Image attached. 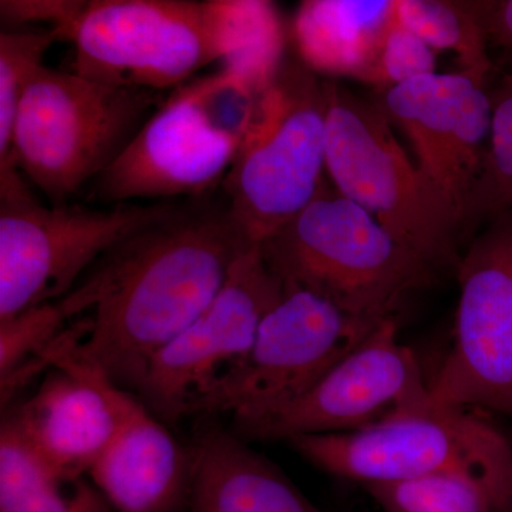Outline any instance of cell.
Wrapping results in <instances>:
<instances>
[{"instance_id": "ffe728a7", "label": "cell", "mask_w": 512, "mask_h": 512, "mask_svg": "<svg viewBox=\"0 0 512 512\" xmlns=\"http://www.w3.org/2000/svg\"><path fill=\"white\" fill-rule=\"evenodd\" d=\"M224 39L221 69L256 92H265L284 60L285 32L274 3L264 0H212Z\"/></svg>"}, {"instance_id": "44dd1931", "label": "cell", "mask_w": 512, "mask_h": 512, "mask_svg": "<svg viewBox=\"0 0 512 512\" xmlns=\"http://www.w3.org/2000/svg\"><path fill=\"white\" fill-rule=\"evenodd\" d=\"M90 309L82 286L57 301L33 306L0 322V394L3 409L36 376L45 372L40 356L74 319Z\"/></svg>"}, {"instance_id": "30bf717a", "label": "cell", "mask_w": 512, "mask_h": 512, "mask_svg": "<svg viewBox=\"0 0 512 512\" xmlns=\"http://www.w3.org/2000/svg\"><path fill=\"white\" fill-rule=\"evenodd\" d=\"M380 325L284 284L248 355L192 417L229 416L237 427L276 412L308 392Z\"/></svg>"}, {"instance_id": "8fae6325", "label": "cell", "mask_w": 512, "mask_h": 512, "mask_svg": "<svg viewBox=\"0 0 512 512\" xmlns=\"http://www.w3.org/2000/svg\"><path fill=\"white\" fill-rule=\"evenodd\" d=\"M456 278L453 343L429 382L431 400L512 421V211L471 239Z\"/></svg>"}, {"instance_id": "4fadbf2b", "label": "cell", "mask_w": 512, "mask_h": 512, "mask_svg": "<svg viewBox=\"0 0 512 512\" xmlns=\"http://www.w3.org/2000/svg\"><path fill=\"white\" fill-rule=\"evenodd\" d=\"M376 103L409 138L424 184L450 215L463 244L464 218L490 140L488 76L463 70L429 74L382 90Z\"/></svg>"}, {"instance_id": "603a6c76", "label": "cell", "mask_w": 512, "mask_h": 512, "mask_svg": "<svg viewBox=\"0 0 512 512\" xmlns=\"http://www.w3.org/2000/svg\"><path fill=\"white\" fill-rule=\"evenodd\" d=\"M491 106L484 170L464 218V249L488 222L512 211V73L491 90Z\"/></svg>"}, {"instance_id": "ac0fdd59", "label": "cell", "mask_w": 512, "mask_h": 512, "mask_svg": "<svg viewBox=\"0 0 512 512\" xmlns=\"http://www.w3.org/2000/svg\"><path fill=\"white\" fill-rule=\"evenodd\" d=\"M396 0H306L292 23L301 63L312 73L376 83Z\"/></svg>"}, {"instance_id": "6da1fadb", "label": "cell", "mask_w": 512, "mask_h": 512, "mask_svg": "<svg viewBox=\"0 0 512 512\" xmlns=\"http://www.w3.org/2000/svg\"><path fill=\"white\" fill-rule=\"evenodd\" d=\"M227 207L194 202L138 229L82 279L92 309L42 353L99 369L136 394L154 356L214 302L249 248Z\"/></svg>"}, {"instance_id": "4316f807", "label": "cell", "mask_w": 512, "mask_h": 512, "mask_svg": "<svg viewBox=\"0 0 512 512\" xmlns=\"http://www.w3.org/2000/svg\"><path fill=\"white\" fill-rule=\"evenodd\" d=\"M86 3L77 0H2L0 15L9 28L42 25L59 30L62 39L67 40Z\"/></svg>"}, {"instance_id": "52a82bcc", "label": "cell", "mask_w": 512, "mask_h": 512, "mask_svg": "<svg viewBox=\"0 0 512 512\" xmlns=\"http://www.w3.org/2000/svg\"><path fill=\"white\" fill-rule=\"evenodd\" d=\"M326 171L333 187L369 212L396 241L440 275H456L458 229L404 153L376 101L325 82Z\"/></svg>"}, {"instance_id": "d4e9b609", "label": "cell", "mask_w": 512, "mask_h": 512, "mask_svg": "<svg viewBox=\"0 0 512 512\" xmlns=\"http://www.w3.org/2000/svg\"><path fill=\"white\" fill-rule=\"evenodd\" d=\"M383 512H497L490 494L471 478L433 474L362 485Z\"/></svg>"}, {"instance_id": "ba28073f", "label": "cell", "mask_w": 512, "mask_h": 512, "mask_svg": "<svg viewBox=\"0 0 512 512\" xmlns=\"http://www.w3.org/2000/svg\"><path fill=\"white\" fill-rule=\"evenodd\" d=\"M175 207L164 201L107 210L46 207L18 167L0 171V322L63 298L110 249Z\"/></svg>"}, {"instance_id": "5bb4252c", "label": "cell", "mask_w": 512, "mask_h": 512, "mask_svg": "<svg viewBox=\"0 0 512 512\" xmlns=\"http://www.w3.org/2000/svg\"><path fill=\"white\" fill-rule=\"evenodd\" d=\"M430 399L419 359L400 342L399 319H390L301 397L231 430L245 440L350 433Z\"/></svg>"}, {"instance_id": "e0dca14e", "label": "cell", "mask_w": 512, "mask_h": 512, "mask_svg": "<svg viewBox=\"0 0 512 512\" xmlns=\"http://www.w3.org/2000/svg\"><path fill=\"white\" fill-rule=\"evenodd\" d=\"M191 450L190 512H322L231 429L208 424Z\"/></svg>"}, {"instance_id": "5b68a950", "label": "cell", "mask_w": 512, "mask_h": 512, "mask_svg": "<svg viewBox=\"0 0 512 512\" xmlns=\"http://www.w3.org/2000/svg\"><path fill=\"white\" fill-rule=\"evenodd\" d=\"M325 82L302 63L282 64L259 96L222 191L248 244L262 245L289 224L326 181Z\"/></svg>"}, {"instance_id": "8992f818", "label": "cell", "mask_w": 512, "mask_h": 512, "mask_svg": "<svg viewBox=\"0 0 512 512\" xmlns=\"http://www.w3.org/2000/svg\"><path fill=\"white\" fill-rule=\"evenodd\" d=\"M163 101L150 90L43 66L20 101L13 163L52 205L67 204L113 164Z\"/></svg>"}, {"instance_id": "f1b7e54d", "label": "cell", "mask_w": 512, "mask_h": 512, "mask_svg": "<svg viewBox=\"0 0 512 512\" xmlns=\"http://www.w3.org/2000/svg\"><path fill=\"white\" fill-rule=\"evenodd\" d=\"M511 439H512V436H511Z\"/></svg>"}, {"instance_id": "3957f363", "label": "cell", "mask_w": 512, "mask_h": 512, "mask_svg": "<svg viewBox=\"0 0 512 512\" xmlns=\"http://www.w3.org/2000/svg\"><path fill=\"white\" fill-rule=\"evenodd\" d=\"M262 93L224 69L177 87L94 181L93 197H208L231 171Z\"/></svg>"}, {"instance_id": "d6986e66", "label": "cell", "mask_w": 512, "mask_h": 512, "mask_svg": "<svg viewBox=\"0 0 512 512\" xmlns=\"http://www.w3.org/2000/svg\"><path fill=\"white\" fill-rule=\"evenodd\" d=\"M0 512H116L87 477L57 470L3 414L0 429Z\"/></svg>"}, {"instance_id": "cb8c5ba5", "label": "cell", "mask_w": 512, "mask_h": 512, "mask_svg": "<svg viewBox=\"0 0 512 512\" xmlns=\"http://www.w3.org/2000/svg\"><path fill=\"white\" fill-rule=\"evenodd\" d=\"M62 35L52 28H8L0 33V171L13 163V131L20 101Z\"/></svg>"}, {"instance_id": "2e32d148", "label": "cell", "mask_w": 512, "mask_h": 512, "mask_svg": "<svg viewBox=\"0 0 512 512\" xmlns=\"http://www.w3.org/2000/svg\"><path fill=\"white\" fill-rule=\"evenodd\" d=\"M191 477V446L175 439L137 396L89 473L116 512L183 511Z\"/></svg>"}, {"instance_id": "7c38bea8", "label": "cell", "mask_w": 512, "mask_h": 512, "mask_svg": "<svg viewBox=\"0 0 512 512\" xmlns=\"http://www.w3.org/2000/svg\"><path fill=\"white\" fill-rule=\"evenodd\" d=\"M282 291L261 245L249 248L214 302L151 360L136 393L141 403L164 423L192 417L248 355Z\"/></svg>"}, {"instance_id": "9c48e42d", "label": "cell", "mask_w": 512, "mask_h": 512, "mask_svg": "<svg viewBox=\"0 0 512 512\" xmlns=\"http://www.w3.org/2000/svg\"><path fill=\"white\" fill-rule=\"evenodd\" d=\"M72 72L161 93L224 59L214 2L92 0L70 30Z\"/></svg>"}, {"instance_id": "484cf974", "label": "cell", "mask_w": 512, "mask_h": 512, "mask_svg": "<svg viewBox=\"0 0 512 512\" xmlns=\"http://www.w3.org/2000/svg\"><path fill=\"white\" fill-rule=\"evenodd\" d=\"M436 73V55L423 40L404 29L399 23L393 26L384 40L376 86L389 89Z\"/></svg>"}, {"instance_id": "7a4b0ae2", "label": "cell", "mask_w": 512, "mask_h": 512, "mask_svg": "<svg viewBox=\"0 0 512 512\" xmlns=\"http://www.w3.org/2000/svg\"><path fill=\"white\" fill-rule=\"evenodd\" d=\"M261 249L282 284L318 293L376 323L399 319L409 299L440 278L369 212L326 183Z\"/></svg>"}, {"instance_id": "277c9868", "label": "cell", "mask_w": 512, "mask_h": 512, "mask_svg": "<svg viewBox=\"0 0 512 512\" xmlns=\"http://www.w3.org/2000/svg\"><path fill=\"white\" fill-rule=\"evenodd\" d=\"M306 461L360 485L458 474L490 494L495 511L512 512V439L470 410L429 400L350 433L286 440Z\"/></svg>"}, {"instance_id": "7402d4cb", "label": "cell", "mask_w": 512, "mask_h": 512, "mask_svg": "<svg viewBox=\"0 0 512 512\" xmlns=\"http://www.w3.org/2000/svg\"><path fill=\"white\" fill-rule=\"evenodd\" d=\"M396 19L431 49L456 52L463 72H493L487 36L466 2L396 0Z\"/></svg>"}, {"instance_id": "83f0119b", "label": "cell", "mask_w": 512, "mask_h": 512, "mask_svg": "<svg viewBox=\"0 0 512 512\" xmlns=\"http://www.w3.org/2000/svg\"><path fill=\"white\" fill-rule=\"evenodd\" d=\"M488 43L512 49V0L466 2Z\"/></svg>"}, {"instance_id": "9a60e30c", "label": "cell", "mask_w": 512, "mask_h": 512, "mask_svg": "<svg viewBox=\"0 0 512 512\" xmlns=\"http://www.w3.org/2000/svg\"><path fill=\"white\" fill-rule=\"evenodd\" d=\"M46 363L50 372L36 392L6 416L47 463L89 477L136 396L73 357L49 356Z\"/></svg>"}]
</instances>
